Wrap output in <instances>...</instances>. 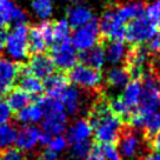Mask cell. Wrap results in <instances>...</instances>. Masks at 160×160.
<instances>
[{
  "instance_id": "44dd1931",
  "label": "cell",
  "mask_w": 160,
  "mask_h": 160,
  "mask_svg": "<svg viewBox=\"0 0 160 160\" xmlns=\"http://www.w3.org/2000/svg\"><path fill=\"white\" fill-rule=\"evenodd\" d=\"M115 13L125 24L145 15V5L139 0H131L115 8Z\"/></svg>"
},
{
  "instance_id": "7402d4cb",
  "label": "cell",
  "mask_w": 160,
  "mask_h": 160,
  "mask_svg": "<svg viewBox=\"0 0 160 160\" xmlns=\"http://www.w3.org/2000/svg\"><path fill=\"white\" fill-rule=\"evenodd\" d=\"M18 80H19L20 88L27 92L31 97H37L44 92V81L34 77L33 74H31L25 67L20 68V74Z\"/></svg>"
},
{
  "instance_id": "c3c4849f",
  "label": "cell",
  "mask_w": 160,
  "mask_h": 160,
  "mask_svg": "<svg viewBox=\"0 0 160 160\" xmlns=\"http://www.w3.org/2000/svg\"><path fill=\"white\" fill-rule=\"evenodd\" d=\"M68 1H70V2H72L73 5H77V4H80L82 0H68Z\"/></svg>"
},
{
  "instance_id": "3957f363",
  "label": "cell",
  "mask_w": 160,
  "mask_h": 160,
  "mask_svg": "<svg viewBox=\"0 0 160 160\" xmlns=\"http://www.w3.org/2000/svg\"><path fill=\"white\" fill-rule=\"evenodd\" d=\"M67 78L75 87L81 90H97L102 82V74L100 73V71L88 67L84 64H77L73 68H71Z\"/></svg>"
},
{
  "instance_id": "f35d334b",
  "label": "cell",
  "mask_w": 160,
  "mask_h": 160,
  "mask_svg": "<svg viewBox=\"0 0 160 160\" xmlns=\"http://www.w3.org/2000/svg\"><path fill=\"white\" fill-rule=\"evenodd\" d=\"M39 26L40 31L42 35L45 37V39L47 40L48 45L53 44V22L52 21H48V20H44Z\"/></svg>"
},
{
  "instance_id": "ab89813d",
  "label": "cell",
  "mask_w": 160,
  "mask_h": 160,
  "mask_svg": "<svg viewBox=\"0 0 160 160\" xmlns=\"http://www.w3.org/2000/svg\"><path fill=\"white\" fill-rule=\"evenodd\" d=\"M85 160H106L104 152L101 150V146L92 145L88 154L86 155Z\"/></svg>"
},
{
  "instance_id": "ee69618b",
  "label": "cell",
  "mask_w": 160,
  "mask_h": 160,
  "mask_svg": "<svg viewBox=\"0 0 160 160\" xmlns=\"http://www.w3.org/2000/svg\"><path fill=\"white\" fill-rule=\"evenodd\" d=\"M51 138H52V135L48 134L47 132L45 131H40V135H39V145H42V146H47L48 145V142H50Z\"/></svg>"
},
{
  "instance_id": "4fadbf2b",
  "label": "cell",
  "mask_w": 160,
  "mask_h": 160,
  "mask_svg": "<svg viewBox=\"0 0 160 160\" xmlns=\"http://www.w3.org/2000/svg\"><path fill=\"white\" fill-rule=\"evenodd\" d=\"M19 65L10 59H0V94L13 88L19 78Z\"/></svg>"
},
{
  "instance_id": "74e56055",
  "label": "cell",
  "mask_w": 160,
  "mask_h": 160,
  "mask_svg": "<svg viewBox=\"0 0 160 160\" xmlns=\"http://www.w3.org/2000/svg\"><path fill=\"white\" fill-rule=\"evenodd\" d=\"M101 150L104 152L106 160H122V157L114 144H102Z\"/></svg>"
},
{
  "instance_id": "9c48e42d",
  "label": "cell",
  "mask_w": 160,
  "mask_h": 160,
  "mask_svg": "<svg viewBox=\"0 0 160 160\" xmlns=\"http://www.w3.org/2000/svg\"><path fill=\"white\" fill-rule=\"evenodd\" d=\"M150 51L142 45L134 46L133 50L128 51L126 58V70L132 79L139 80L146 74V71L150 62Z\"/></svg>"
},
{
  "instance_id": "6da1fadb",
  "label": "cell",
  "mask_w": 160,
  "mask_h": 160,
  "mask_svg": "<svg viewBox=\"0 0 160 160\" xmlns=\"http://www.w3.org/2000/svg\"><path fill=\"white\" fill-rule=\"evenodd\" d=\"M90 120L94 139L102 144L118 141L124 127V120L111 111L106 100L97 101L90 112Z\"/></svg>"
},
{
  "instance_id": "484cf974",
  "label": "cell",
  "mask_w": 160,
  "mask_h": 160,
  "mask_svg": "<svg viewBox=\"0 0 160 160\" xmlns=\"http://www.w3.org/2000/svg\"><path fill=\"white\" fill-rule=\"evenodd\" d=\"M68 78L64 73H53L44 80V91L46 92V94L60 98L61 93L68 86Z\"/></svg>"
},
{
  "instance_id": "4316f807",
  "label": "cell",
  "mask_w": 160,
  "mask_h": 160,
  "mask_svg": "<svg viewBox=\"0 0 160 160\" xmlns=\"http://www.w3.org/2000/svg\"><path fill=\"white\" fill-rule=\"evenodd\" d=\"M32 102V97L22 88H12L7 92L6 104L8 105L12 112H19L20 110L25 108Z\"/></svg>"
},
{
  "instance_id": "f1b7e54d",
  "label": "cell",
  "mask_w": 160,
  "mask_h": 160,
  "mask_svg": "<svg viewBox=\"0 0 160 160\" xmlns=\"http://www.w3.org/2000/svg\"><path fill=\"white\" fill-rule=\"evenodd\" d=\"M142 112V124L141 130L146 133L147 137L152 138L158 132H160V110Z\"/></svg>"
},
{
  "instance_id": "f546056e",
  "label": "cell",
  "mask_w": 160,
  "mask_h": 160,
  "mask_svg": "<svg viewBox=\"0 0 160 160\" xmlns=\"http://www.w3.org/2000/svg\"><path fill=\"white\" fill-rule=\"evenodd\" d=\"M17 128L10 122L0 124V153L15 145Z\"/></svg>"
},
{
  "instance_id": "83f0119b",
  "label": "cell",
  "mask_w": 160,
  "mask_h": 160,
  "mask_svg": "<svg viewBox=\"0 0 160 160\" xmlns=\"http://www.w3.org/2000/svg\"><path fill=\"white\" fill-rule=\"evenodd\" d=\"M48 47V42L40 31L39 26H33L28 30V50L33 54L44 53Z\"/></svg>"
},
{
  "instance_id": "7a4b0ae2",
  "label": "cell",
  "mask_w": 160,
  "mask_h": 160,
  "mask_svg": "<svg viewBox=\"0 0 160 160\" xmlns=\"http://www.w3.org/2000/svg\"><path fill=\"white\" fill-rule=\"evenodd\" d=\"M28 27L27 24L15 25L12 27V30L7 33L6 44L4 51L8 59L20 62L24 61L30 53L28 50Z\"/></svg>"
},
{
  "instance_id": "f6af8a7d",
  "label": "cell",
  "mask_w": 160,
  "mask_h": 160,
  "mask_svg": "<svg viewBox=\"0 0 160 160\" xmlns=\"http://www.w3.org/2000/svg\"><path fill=\"white\" fill-rule=\"evenodd\" d=\"M151 145H152V148L154 150V152L160 153V132H158L157 134L152 137Z\"/></svg>"
},
{
  "instance_id": "1f68e13d",
  "label": "cell",
  "mask_w": 160,
  "mask_h": 160,
  "mask_svg": "<svg viewBox=\"0 0 160 160\" xmlns=\"http://www.w3.org/2000/svg\"><path fill=\"white\" fill-rule=\"evenodd\" d=\"M38 104L44 111V114H48V113H54V112H61L64 110L62 102L60 100L59 97H53V95L45 94L41 97L38 101Z\"/></svg>"
},
{
  "instance_id": "5bb4252c",
  "label": "cell",
  "mask_w": 160,
  "mask_h": 160,
  "mask_svg": "<svg viewBox=\"0 0 160 160\" xmlns=\"http://www.w3.org/2000/svg\"><path fill=\"white\" fill-rule=\"evenodd\" d=\"M40 131L34 125H22L17 131L15 145L22 152H30L39 145Z\"/></svg>"
},
{
  "instance_id": "30bf717a",
  "label": "cell",
  "mask_w": 160,
  "mask_h": 160,
  "mask_svg": "<svg viewBox=\"0 0 160 160\" xmlns=\"http://www.w3.org/2000/svg\"><path fill=\"white\" fill-rule=\"evenodd\" d=\"M21 24H27L25 12L15 5L13 0H0V28Z\"/></svg>"
},
{
  "instance_id": "9a60e30c",
  "label": "cell",
  "mask_w": 160,
  "mask_h": 160,
  "mask_svg": "<svg viewBox=\"0 0 160 160\" xmlns=\"http://www.w3.org/2000/svg\"><path fill=\"white\" fill-rule=\"evenodd\" d=\"M60 100L62 102L65 112L70 115L79 114L84 107V95L80 88L75 86H67L60 95Z\"/></svg>"
},
{
  "instance_id": "d4e9b609",
  "label": "cell",
  "mask_w": 160,
  "mask_h": 160,
  "mask_svg": "<svg viewBox=\"0 0 160 160\" xmlns=\"http://www.w3.org/2000/svg\"><path fill=\"white\" fill-rule=\"evenodd\" d=\"M44 115V111L38 102H31L25 108L17 112V120L22 125H35L38 122H41Z\"/></svg>"
},
{
  "instance_id": "836d02e7",
  "label": "cell",
  "mask_w": 160,
  "mask_h": 160,
  "mask_svg": "<svg viewBox=\"0 0 160 160\" xmlns=\"http://www.w3.org/2000/svg\"><path fill=\"white\" fill-rule=\"evenodd\" d=\"M92 145L93 144L90 140L72 142L70 147V152H68L71 160H85L86 155L88 154Z\"/></svg>"
},
{
  "instance_id": "4dcf8cb0",
  "label": "cell",
  "mask_w": 160,
  "mask_h": 160,
  "mask_svg": "<svg viewBox=\"0 0 160 160\" xmlns=\"http://www.w3.org/2000/svg\"><path fill=\"white\" fill-rule=\"evenodd\" d=\"M71 25L66 19H60L53 22V44L68 41L72 35Z\"/></svg>"
},
{
  "instance_id": "5b68a950",
  "label": "cell",
  "mask_w": 160,
  "mask_h": 160,
  "mask_svg": "<svg viewBox=\"0 0 160 160\" xmlns=\"http://www.w3.org/2000/svg\"><path fill=\"white\" fill-rule=\"evenodd\" d=\"M155 33H157V27L145 15H142L127 22L125 39L132 45L139 46L148 42Z\"/></svg>"
},
{
  "instance_id": "7dc6e473",
  "label": "cell",
  "mask_w": 160,
  "mask_h": 160,
  "mask_svg": "<svg viewBox=\"0 0 160 160\" xmlns=\"http://www.w3.org/2000/svg\"><path fill=\"white\" fill-rule=\"evenodd\" d=\"M144 160H160V153L158 152H151L146 155Z\"/></svg>"
},
{
  "instance_id": "ba28073f",
  "label": "cell",
  "mask_w": 160,
  "mask_h": 160,
  "mask_svg": "<svg viewBox=\"0 0 160 160\" xmlns=\"http://www.w3.org/2000/svg\"><path fill=\"white\" fill-rule=\"evenodd\" d=\"M99 24L100 34L104 35L107 40H122L125 39L126 24L121 21L117 15L115 10H107L101 15Z\"/></svg>"
},
{
  "instance_id": "bcb514c9",
  "label": "cell",
  "mask_w": 160,
  "mask_h": 160,
  "mask_svg": "<svg viewBox=\"0 0 160 160\" xmlns=\"http://www.w3.org/2000/svg\"><path fill=\"white\" fill-rule=\"evenodd\" d=\"M6 38H7V32L5 28H0V51H2L5 47Z\"/></svg>"
},
{
  "instance_id": "ffe728a7",
  "label": "cell",
  "mask_w": 160,
  "mask_h": 160,
  "mask_svg": "<svg viewBox=\"0 0 160 160\" xmlns=\"http://www.w3.org/2000/svg\"><path fill=\"white\" fill-rule=\"evenodd\" d=\"M79 59L81 64L92 67L94 70L100 71L106 64V57L104 46L95 45L88 50L82 51L79 55Z\"/></svg>"
},
{
  "instance_id": "8992f818",
  "label": "cell",
  "mask_w": 160,
  "mask_h": 160,
  "mask_svg": "<svg viewBox=\"0 0 160 160\" xmlns=\"http://www.w3.org/2000/svg\"><path fill=\"white\" fill-rule=\"evenodd\" d=\"M100 30L98 20L93 19L86 25L75 28L73 34L71 35V44L74 46L77 51H86L98 45L100 39Z\"/></svg>"
},
{
  "instance_id": "e0dca14e",
  "label": "cell",
  "mask_w": 160,
  "mask_h": 160,
  "mask_svg": "<svg viewBox=\"0 0 160 160\" xmlns=\"http://www.w3.org/2000/svg\"><path fill=\"white\" fill-rule=\"evenodd\" d=\"M142 95V85L141 81L137 79L130 80V82L122 88V93L119 98L125 104V106L133 113L135 110H138L141 101Z\"/></svg>"
},
{
  "instance_id": "8fae6325",
  "label": "cell",
  "mask_w": 160,
  "mask_h": 160,
  "mask_svg": "<svg viewBox=\"0 0 160 160\" xmlns=\"http://www.w3.org/2000/svg\"><path fill=\"white\" fill-rule=\"evenodd\" d=\"M118 142H119L118 150H119L121 157L125 159H134L141 151V144H142L141 138L134 131L121 132Z\"/></svg>"
},
{
  "instance_id": "cb8c5ba5",
  "label": "cell",
  "mask_w": 160,
  "mask_h": 160,
  "mask_svg": "<svg viewBox=\"0 0 160 160\" xmlns=\"http://www.w3.org/2000/svg\"><path fill=\"white\" fill-rule=\"evenodd\" d=\"M106 84L113 90H122L131 80L126 67L115 65L111 67L105 74Z\"/></svg>"
},
{
  "instance_id": "2e32d148",
  "label": "cell",
  "mask_w": 160,
  "mask_h": 160,
  "mask_svg": "<svg viewBox=\"0 0 160 160\" xmlns=\"http://www.w3.org/2000/svg\"><path fill=\"white\" fill-rule=\"evenodd\" d=\"M42 131L51 135H59L66 132L68 127V117L65 111L45 114L41 120Z\"/></svg>"
},
{
  "instance_id": "7c38bea8",
  "label": "cell",
  "mask_w": 160,
  "mask_h": 160,
  "mask_svg": "<svg viewBox=\"0 0 160 160\" xmlns=\"http://www.w3.org/2000/svg\"><path fill=\"white\" fill-rule=\"evenodd\" d=\"M25 68L31 74L44 81L46 78H48L50 75L54 73L55 66L50 55H46L45 53H39V54H34L31 58Z\"/></svg>"
},
{
  "instance_id": "603a6c76",
  "label": "cell",
  "mask_w": 160,
  "mask_h": 160,
  "mask_svg": "<svg viewBox=\"0 0 160 160\" xmlns=\"http://www.w3.org/2000/svg\"><path fill=\"white\" fill-rule=\"evenodd\" d=\"M93 19H94V15L87 6L77 4L67 11V19L66 20L68 21L71 27H74V28L86 25Z\"/></svg>"
},
{
  "instance_id": "b9f144b4",
  "label": "cell",
  "mask_w": 160,
  "mask_h": 160,
  "mask_svg": "<svg viewBox=\"0 0 160 160\" xmlns=\"http://www.w3.org/2000/svg\"><path fill=\"white\" fill-rule=\"evenodd\" d=\"M147 44H148L147 50L150 52H152V53H160V33H155Z\"/></svg>"
},
{
  "instance_id": "8d00e7d4",
  "label": "cell",
  "mask_w": 160,
  "mask_h": 160,
  "mask_svg": "<svg viewBox=\"0 0 160 160\" xmlns=\"http://www.w3.org/2000/svg\"><path fill=\"white\" fill-rule=\"evenodd\" d=\"M0 160H28L25 152L20 151L19 148L11 147L8 150L0 153Z\"/></svg>"
},
{
  "instance_id": "d590c367",
  "label": "cell",
  "mask_w": 160,
  "mask_h": 160,
  "mask_svg": "<svg viewBox=\"0 0 160 160\" xmlns=\"http://www.w3.org/2000/svg\"><path fill=\"white\" fill-rule=\"evenodd\" d=\"M67 146H68V140H67V138L64 137L62 134H59V135H52L50 142L47 145V148L51 150L52 152L57 153V154H59V153L64 152L67 148Z\"/></svg>"
},
{
  "instance_id": "ac0fdd59",
  "label": "cell",
  "mask_w": 160,
  "mask_h": 160,
  "mask_svg": "<svg viewBox=\"0 0 160 160\" xmlns=\"http://www.w3.org/2000/svg\"><path fill=\"white\" fill-rule=\"evenodd\" d=\"M66 132H67L66 138L68 140V144L90 140L91 137L93 135V128L90 120L85 118L77 119L72 125L67 127Z\"/></svg>"
},
{
  "instance_id": "d6a6232c",
  "label": "cell",
  "mask_w": 160,
  "mask_h": 160,
  "mask_svg": "<svg viewBox=\"0 0 160 160\" xmlns=\"http://www.w3.org/2000/svg\"><path fill=\"white\" fill-rule=\"evenodd\" d=\"M32 10L42 20H48L53 12V0H32Z\"/></svg>"
},
{
  "instance_id": "52a82bcc",
  "label": "cell",
  "mask_w": 160,
  "mask_h": 160,
  "mask_svg": "<svg viewBox=\"0 0 160 160\" xmlns=\"http://www.w3.org/2000/svg\"><path fill=\"white\" fill-rule=\"evenodd\" d=\"M50 57L54 66L60 71H70L77 65V61L79 59L77 50L70 40L53 44Z\"/></svg>"
},
{
  "instance_id": "d6986e66",
  "label": "cell",
  "mask_w": 160,
  "mask_h": 160,
  "mask_svg": "<svg viewBox=\"0 0 160 160\" xmlns=\"http://www.w3.org/2000/svg\"><path fill=\"white\" fill-rule=\"evenodd\" d=\"M104 51L106 61L110 62L111 65L115 66L126 60L130 50L121 40H107L106 45L104 46Z\"/></svg>"
},
{
  "instance_id": "e575fe53",
  "label": "cell",
  "mask_w": 160,
  "mask_h": 160,
  "mask_svg": "<svg viewBox=\"0 0 160 160\" xmlns=\"http://www.w3.org/2000/svg\"><path fill=\"white\" fill-rule=\"evenodd\" d=\"M145 17L160 30V0H151L145 6Z\"/></svg>"
},
{
  "instance_id": "7bdbcfd3",
  "label": "cell",
  "mask_w": 160,
  "mask_h": 160,
  "mask_svg": "<svg viewBox=\"0 0 160 160\" xmlns=\"http://www.w3.org/2000/svg\"><path fill=\"white\" fill-rule=\"evenodd\" d=\"M37 160H60V158H59V154H57V153L52 152L48 148H46L45 151H42L40 153Z\"/></svg>"
},
{
  "instance_id": "277c9868",
  "label": "cell",
  "mask_w": 160,
  "mask_h": 160,
  "mask_svg": "<svg viewBox=\"0 0 160 160\" xmlns=\"http://www.w3.org/2000/svg\"><path fill=\"white\" fill-rule=\"evenodd\" d=\"M142 95L138 110L144 112L160 110V77L146 73L142 77Z\"/></svg>"
},
{
  "instance_id": "60d3db41",
  "label": "cell",
  "mask_w": 160,
  "mask_h": 160,
  "mask_svg": "<svg viewBox=\"0 0 160 160\" xmlns=\"http://www.w3.org/2000/svg\"><path fill=\"white\" fill-rule=\"evenodd\" d=\"M11 118H12V110L6 104V101L0 100V124L8 122Z\"/></svg>"
}]
</instances>
